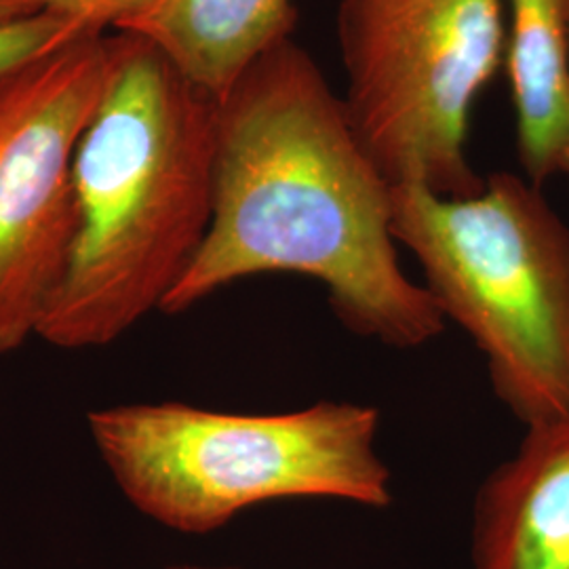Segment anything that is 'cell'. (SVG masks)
<instances>
[{"mask_svg":"<svg viewBox=\"0 0 569 569\" xmlns=\"http://www.w3.org/2000/svg\"><path fill=\"white\" fill-rule=\"evenodd\" d=\"M258 274L319 281L342 326L390 348H420L448 323L399 264L392 186L345 100L291 39L218 102L211 222L163 312Z\"/></svg>","mask_w":569,"mask_h":569,"instance_id":"obj_1","label":"cell"},{"mask_svg":"<svg viewBox=\"0 0 569 569\" xmlns=\"http://www.w3.org/2000/svg\"><path fill=\"white\" fill-rule=\"evenodd\" d=\"M114 34V68L77 150L68 264L37 329L68 350L110 345L163 310L213 209L218 102L150 42Z\"/></svg>","mask_w":569,"mask_h":569,"instance_id":"obj_2","label":"cell"},{"mask_svg":"<svg viewBox=\"0 0 569 569\" xmlns=\"http://www.w3.org/2000/svg\"><path fill=\"white\" fill-rule=\"evenodd\" d=\"M89 430L124 498L163 528L209 533L272 500L392 505L378 451L380 411L321 401L283 413L138 403L89 413Z\"/></svg>","mask_w":569,"mask_h":569,"instance_id":"obj_3","label":"cell"},{"mask_svg":"<svg viewBox=\"0 0 569 569\" xmlns=\"http://www.w3.org/2000/svg\"><path fill=\"white\" fill-rule=\"evenodd\" d=\"M392 234L523 427L569 418V228L540 186L493 173L468 197L392 186Z\"/></svg>","mask_w":569,"mask_h":569,"instance_id":"obj_4","label":"cell"},{"mask_svg":"<svg viewBox=\"0 0 569 569\" xmlns=\"http://www.w3.org/2000/svg\"><path fill=\"white\" fill-rule=\"evenodd\" d=\"M345 106L390 186L475 194L468 119L502 61V0H342Z\"/></svg>","mask_w":569,"mask_h":569,"instance_id":"obj_5","label":"cell"},{"mask_svg":"<svg viewBox=\"0 0 569 569\" xmlns=\"http://www.w3.org/2000/svg\"><path fill=\"white\" fill-rule=\"evenodd\" d=\"M117 34L89 32L0 77V355L37 336L77 228L74 161Z\"/></svg>","mask_w":569,"mask_h":569,"instance_id":"obj_6","label":"cell"},{"mask_svg":"<svg viewBox=\"0 0 569 569\" xmlns=\"http://www.w3.org/2000/svg\"><path fill=\"white\" fill-rule=\"evenodd\" d=\"M468 569H569V418L526 428L479 486Z\"/></svg>","mask_w":569,"mask_h":569,"instance_id":"obj_7","label":"cell"},{"mask_svg":"<svg viewBox=\"0 0 569 569\" xmlns=\"http://www.w3.org/2000/svg\"><path fill=\"white\" fill-rule=\"evenodd\" d=\"M296 18L291 0H152L122 34L150 42L220 102L256 61L291 39Z\"/></svg>","mask_w":569,"mask_h":569,"instance_id":"obj_8","label":"cell"},{"mask_svg":"<svg viewBox=\"0 0 569 569\" xmlns=\"http://www.w3.org/2000/svg\"><path fill=\"white\" fill-rule=\"evenodd\" d=\"M509 74L519 159L542 186L569 142V0H510Z\"/></svg>","mask_w":569,"mask_h":569,"instance_id":"obj_9","label":"cell"},{"mask_svg":"<svg viewBox=\"0 0 569 569\" xmlns=\"http://www.w3.org/2000/svg\"><path fill=\"white\" fill-rule=\"evenodd\" d=\"M89 32L93 30L79 21L47 11L0 23V77L18 70L28 61L61 49Z\"/></svg>","mask_w":569,"mask_h":569,"instance_id":"obj_10","label":"cell"},{"mask_svg":"<svg viewBox=\"0 0 569 569\" xmlns=\"http://www.w3.org/2000/svg\"><path fill=\"white\" fill-rule=\"evenodd\" d=\"M37 11L56 13L68 20L79 21L93 32L114 30L138 18L152 0H21Z\"/></svg>","mask_w":569,"mask_h":569,"instance_id":"obj_11","label":"cell"},{"mask_svg":"<svg viewBox=\"0 0 569 569\" xmlns=\"http://www.w3.org/2000/svg\"><path fill=\"white\" fill-rule=\"evenodd\" d=\"M32 13H39V11L21 0H0V23L20 20L26 16H32Z\"/></svg>","mask_w":569,"mask_h":569,"instance_id":"obj_12","label":"cell"},{"mask_svg":"<svg viewBox=\"0 0 569 569\" xmlns=\"http://www.w3.org/2000/svg\"><path fill=\"white\" fill-rule=\"evenodd\" d=\"M561 173H568L569 176V142L566 148V157H563V164H561Z\"/></svg>","mask_w":569,"mask_h":569,"instance_id":"obj_13","label":"cell"},{"mask_svg":"<svg viewBox=\"0 0 569 569\" xmlns=\"http://www.w3.org/2000/svg\"><path fill=\"white\" fill-rule=\"evenodd\" d=\"M169 569H237V568H207V566H176Z\"/></svg>","mask_w":569,"mask_h":569,"instance_id":"obj_14","label":"cell"}]
</instances>
